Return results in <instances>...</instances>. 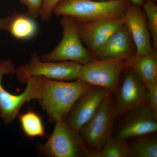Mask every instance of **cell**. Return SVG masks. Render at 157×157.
I'll return each mask as SVG.
<instances>
[{
  "label": "cell",
  "mask_w": 157,
  "mask_h": 157,
  "mask_svg": "<svg viewBox=\"0 0 157 157\" xmlns=\"http://www.w3.org/2000/svg\"><path fill=\"white\" fill-rule=\"evenodd\" d=\"M91 86L78 79L65 81L41 77L39 101L51 121H64L76 100Z\"/></svg>",
  "instance_id": "6da1fadb"
},
{
  "label": "cell",
  "mask_w": 157,
  "mask_h": 157,
  "mask_svg": "<svg viewBox=\"0 0 157 157\" xmlns=\"http://www.w3.org/2000/svg\"><path fill=\"white\" fill-rule=\"evenodd\" d=\"M128 0H61L53 9L57 16L72 17L78 22H86L123 15Z\"/></svg>",
  "instance_id": "7a4b0ae2"
},
{
  "label": "cell",
  "mask_w": 157,
  "mask_h": 157,
  "mask_svg": "<svg viewBox=\"0 0 157 157\" xmlns=\"http://www.w3.org/2000/svg\"><path fill=\"white\" fill-rule=\"evenodd\" d=\"M63 37L57 46L50 52L42 55L44 61L76 62L82 65L94 59L93 54L82 44L78 23L69 16H62Z\"/></svg>",
  "instance_id": "3957f363"
},
{
  "label": "cell",
  "mask_w": 157,
  "mask_h": 157,
  "mask_svg": "<svg viewBox=\"0 0 157 157\" xmlns=\"http://www.w3.org/2000/svg\"><path fill=\"white\" fill-rule=\"evenodd\" d=\"M113 95L108 91L101 107L79 131L89 151L88 157L100 151L112 135L114 119L117 117Z\"/></svg>",
  "instance_id": "277c9868"
},
{
  "label": "cell",
  "mask_w": 157,
  "mask_h": 157,
  "mask_svg": "<svg viewBox=\"0 0 157 157\" xmlns=\"http://www.w3.org/2000/svg\"><path fill=\"white\" fill-rule=\"evenodd\" d=\"M15 69L11 60H3L0 63V113L4 123L9 124L18 116L21 108L26 102L39 100L41 96V77L28 78L26 87L21 94L14 95L6 90L2 85L5 74H14Z\"/></svg>",
  "instance_id": "5b68a950"
},
{
  "label": "cell",
  "mask_w": 157,
  "mask_h": 157,
  "mask_svg": "<svg viewBox=\"0 0 157 157\" xmlns=\"http://www.w3.org/2000/svg\"><path fill=\"white\" fill-rule=\"evenodd\" d=\"M47 141L39 144V152L50 157H88V150L80 132L68 126L64 121L56 122Z\"/></svg>",
  "instance_id": "8992f818"
},
{
  "label": "cell",
  "mask_w": 157,
  "mask_h": 157,
  "mask_svg": "<svg viewBox=\"0 0 157 157\" xmlns=\"http://www.w3.org/2000/svg\"><path fill=\"white\" fill-rule=\"evenodd\" d=\"M126 67L125 60L122 59H94L82 66L77 79L115 95L119 86L121 75Z\"/></svg>",
  "instance_id": "52a82bcc"
},
{
  "label": "cell",
  "mask_w": 157,
  "mask_h": 157,
  "mask_svg": "<svg viewBox=\"0 0 157 157\" xmlns=\"http://www.w3.org/2000/svg\"><path fill=\"white\" fill-rule=\"evenodd\" d=\"M82 66L72 61H44L36 52H34L28 63L15 69L14 74L22 83H26L28 78L32 77L59 81H73L77 79Z\"/></svg>",
  "instance_id": "ba28073f"
},
{
  "label": "cell",
  "mask_w": 157,
  "mask_h": 157,
  "mask_svg": "<svg viewBox=\"0 0 157 157\" xmlns=\"http://www.w3.org/2000/svg\"><path fill=\"white\" fill-rule=\"evenodd\" d=\"M125 69L123 78L113 99L117 116L137 107L148 106L145 85L132 69L126 67Z\"/></svg>",
  "instance_id": "9c48e42d"
},
{
  "label": "cell",
  "mask_w": 157,
  "mask_h": 157,
  "mask_svg": "<svg viewBox=\"0 0 157 157\" xmlns=\"http://www.w3.org/2000/svg\"><path fill=\"white\" fill-rule=\"evenodd\" d=\"M123 115L116 137L126 140L157 132V114L148 106L137 107Z\"/></svg>",
  "instance_id": "30bf717a"
},
{
  "label": "cell",
  "mask_w": 157,
  "mask_h": 157,
  "mask_svg": "<svg viewBox=\"0 0 157 157\" xmlns=\"http://www.w3.org/2000/svg\"><path fill=\"white\" fill-rule=\"evenodd\" d=\"M108 90L92 86L73 104L64 121L77 132L95 114L105 100Z\"/></svg>",
  "instance_id": "8fae6325"
},
{
  "label": "cell",
  "mask_w": 157,
  "mask_h": 157,
  "mask_svg": "<svg viewBox=\"0 0 157 157\" xmlns=\"http://www.w3.org/2000/svg\"><path fill=\"white\" fill-rule=\"evenodd\" d=\"M82 43L92 53L100 48L109 37L125 24L124 15L86 22H78Z\"/></svg>",
  "instance_id": "7c38bea8"
},
{
  "label": "cell",
  "mask_w": 157,
  "mask_h": 157,
  "mask_svg": "<svg viewBox=\"0 0 157 157\" xmlns=\"http://www.w3.org/2000/svg\"><path fill=\"white\" fill-rule=\"evenodd\" d=\"M141 7L129 2L124 14L125 24L135 44L136 54L139 56L148 54L153 48L146 17Z\"/></svg>",
  "instance_id": "4fadbf2b"
},
{
  "label": "cell",
  "mask_w": 157,
  "mask_h": 157,
  "mask_svg": "<svg viewBox=\"0 0 157 157\" xmlns=\"http://www.w3.org/2000/svg\"><path fill=\"white\" fill-rule=\"evenodd\" d=\"M136 54L135 44L125 24L121 27L93 54L96 59H126Z\"/></svg>",
  "instance_id": "5bb4252c"
},
{
  "label": "cell",
  "mask_w": 157,
  "mask_h": 157,
  "mask_svg": "<svg viewBox=\"0 0 157 157\" xmlns=\"http://www.w3.org/2000/svg\"><path fill=\"white\" fill-rule=\"evenodd\" d=\"M126 66L132 69L145 86L157 83V49L143 56L136 54L125 59Z\"/></svg>",
  "instance_id": "9a60e30c"
},
{
  "label": "cell",
  "mask_w": 157,
  "mask_h": 157,
  "mask_svg": "<svg viewBox=\"0 0 157 157\" xmlns=\"http://www.w3.org/2000/svg\"><path fill=\"white\" fill-rule=\"evenodd\" d=\"M7 31L18 40H26L36 36L38 28L34 18L29 15L14 12L10 15Z\"/></svg>",
  "instance_id": "2e32d148"
},
{
  "label": "cell",
  "mask_w": 157,
  "mask_h": 157,
  "mask_svg": "<svg viewBox=\"0 0 157 157\" xmlns=\"http://www.w3.org/2000/svg\"><path fill=\"white\" fill-rule=\"evenodd\" d=\"M128 142L129 157H157L155 133L131 138Z\"/></svg>",
  "instance_id": "e0dca14e"
},
{
  "label": "cell",
  "mask_w": 157,
  "mask_h": 157,
  "mask_svg": "<svg viewBox=\"0 0 157 157\" xmlns=\"http://www.w3.org/2000/svg\"><path fill=\"white\" fill-rule=\"evenodd\" d=\"M18 117L21 129L27 137L33 138L45 136V128L42 117L36 112L28 110Z\"/></svg>",
  "instance_id": "ac0fdd59"
},
{
  "label": "cell",
  "mask_w": 157,
  "mask_h": 157,
  "mask_svg": "<svg viewBox=\"0 0 157 157\" xmlns=\"http://www.w3.org/2000/svg\"><path fill=\"white\" fill-rule=\"evenodd\" d=\"M89 157H129L127 141L112 135L100 151Z\"/></svg>",
  "instance_id": "d6986e66"
},
{
  "label": "cell",
  "mask_w": 157,
  "mask_h": 157,
  "mask_svg": "<svg viewBox=\"0 0 157 157\" xmlns=\"http://www.w3.org/2000/svg\"><path fill=\"white\" fill-rule=\"evenodd\" d=\"M142 7L154 48H157V6L154 0H146Z\"/></svg>",
  "instance_id": "ffe728a7"
},
{
  "label": "cell",
  "mask_w": 157,
  "mask_h": 157,
  "mask_svg": "<svg viewBox=\"0 0 157 157\" xmlns=\"http://www.w3.org/2000/svg\"><path fill=\"white\" fill-rule=\"evenodd\" d=\"M27 9V14L34 19L40 16L44 0H20Z\"/></svg>",
  "instance_id": "44dd1931"
},
{
  "label": "cell",
  "mask_w": 157,
  "mask_h": 157,
  "mask_svg": "<svg viewBox=\"0 0 157 157\" xmlns=\"http://www.w3.org/2000/svg\"><path fill=\"white\" fill-rule=\"evenodd\" d=\"M61 0H44L40 16L42 20L45 22L50 21L53 9Z\"/></svg>",
  "instance_id": "7402d4cb"
},
{
  "label": "cell",
  "mask_w": 157,
  "mask_h": 157,
  "mask_svg": "<svg viewBox=\"0 0 157 157\" xmlns=\"http://www.w3.org/2000/svg\"><path fill=\"white\" fill-rule=\"evenodd\" d=\"M147 90L148 106L157 114V83L145 86Z\"/></svg>",
  "instance_id": "603a6c76"
},
{
  "label": "cell",
  "mask_w": 157,
  "mask_h": 157,
  "mask_svg": "<svg viewBox=\"0 0 157 157\" xmlns=\"http://www.w3.org/2000/svg\"><path fill=\"white\" fill-rule=\"evenodd\" d=\"M10 19V16L4 17H0V30H7Z\"/></svg>",
  "instance_id": "cb8c5ba5"
},
{
  "label": "cell",
  "mask_w": 157,
  "mask_h": 157,
  "mask_svg": "<svg viewBox=\"0 0 157 157\" xmlns=\"http://www.w3.org/2000/svg\"><path fill=\"white\" fill-rule=\"evenodd\" d=\"M132 4L137 6H141L146 0H128Z\"/></svg>",
  "instance_id": "d4e9b609"
},
{
  "label": "cell",
  "mask_w": 157,
  "mask_h": 157,
  "mask_svg": "<svg viewBox=\"0 0 157 157\" xmlns=\"http://www.w3.org/2000/svg\"><path fill=\"white\" fill-rule=\"evenodd\" d=\"M94 1H110V0H94Z\"/></svg>",
  "instance_id": "484cf974"
},
{
  "label": "cell",
  "mask_w": 157,
  "mask_h": 157,
  "mask_svg": "<svg viewBox=\"0 0 157 157\" xmlns=\"http://www.w3.org/2000/svg\"><path fill=\"white\" fill-rule=\"evenodd\" d=\"M0 117H1V113H0Z\"/></svg>",
  "instance_id": "4316f807"
},
{
  "label": "cell",
  "mask_w": 157,
  "mask_h": 157,
  "mask_svg": "<svg viewBox=\"0 0 157 157\" xmlns=\"http://www.w3.org/2000/svg\"><path fill=\"white\" fill-rule=\"evenodd\" d=\"M154 1H155V0H154Z\"/></svg>",
  "instance_id": "83f0119b"
},
{
  "label": "cell",
  "mask_w": 157,
  "mask_h": 157,
  "mask_svg": "<svg viewBox=\"0 0 157 157\" xmlns=\"http://www.w3.org/2000/svg\"><path fill=\"white\" fill-rule=\"evenodd\" d=\"M0 63H1V62H0Z\"/></svg>",
  "instance_id": "f1b7e54d"
}]
</instances>
